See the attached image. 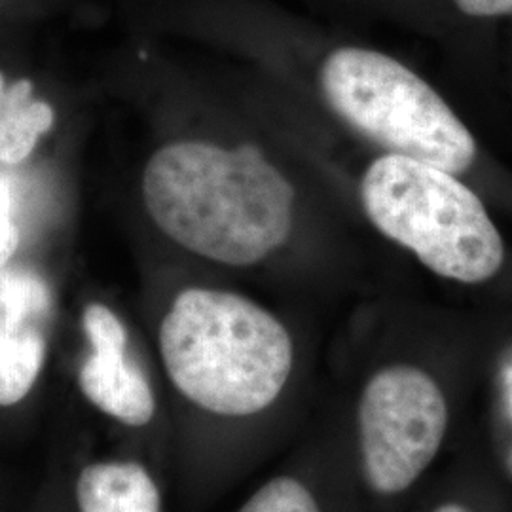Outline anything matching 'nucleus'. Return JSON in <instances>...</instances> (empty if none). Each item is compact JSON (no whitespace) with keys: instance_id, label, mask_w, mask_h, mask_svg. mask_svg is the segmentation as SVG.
Here are the masks:
<instances>
[{"instance_id":"1","label":"nucleus","mask_w":512,"mask_h":512,"mask_svg":"<svg viewBox=\"0 0 512 512\" xmlns=\"http://www.w3.org/2000/svg\"><path fill=\"white\" fill-rule=\"evenodd\" d=\"M171 421V482L200 512L249 475L293 410L298 353L289 327L245 294L186 285L156 321Z\"/></svg>"},{"instance_id":"2","label":"nucleus","mask_w":512,"mask_h":512,"mask_svg":"<svg viewBox=\"0 0 512 512\" xmlns=\"http://www.w3.org/2000/svg\"><path fill=\"white\" fill-rule=\"evenodd\" d=\"M143 196L154 222L186 251L247 268L279 249L293 226L294 188L256 147L183 141L147 164Z\"/></svg>"},{"instance_id":"3","label":"nucleus","mask_w":512,"mask_h":512,"mask_svg":"<svg viewBox=\"0 0 512 512\" xmlns=\"http://www.w3.org/2000/svg\"><path fill=\"white\" fill-rule=\"evenodd\" d=\"M361 200L384 236L440 277L484 283L501 270L503 239L484 203L452 173L387 154L366 169Z\"/></svg>"},{"instance_id":"4","label":"nucleus","mask_w":512,"mask_h":512,"mask_svg":"<svg viewBox=\"0 0 512 512\" xmlns=\"http://www.w3.org/2000/svg\"><path fill=\"white\" fill-rule=\"evenodd\" d=\"M321 88L332 110L389 154L440 167L452 175L476 158L475 137L423 78L397 59L340 48L325 59Z\"/></svg>"},{"instance_id":"5","label":"nucleus","mask_w":512,"mask_h":512,"mask_svg":"<svg viewBox=\"0 0 512 512\" xmlns=\"http://www.w3.org/2000/svg\"><path fill=\"white\" fill-rule=\"evenodd\" d=\"M80 332L84 348L73 380L84 414L116 446L147 458L171 482V421L160 370L150 366L124 317L103 300L84 304Z\"/></svg>"},{"instance_id":"6","label":"nucleus","mask_w":512,"mask_h":512,"mask_svg":"<svg viewBox=\"0 0 512 512\" xmlns=\"http://www.w3.org/2000/svg\"><path fill=\"white\" fill-rule=\"evenodd\" d=\"M448 401L418 366L389 365L366 378L351 412L355 469L368 494L406 492L439 456Z\"/></svg>"},{"instance_id":"7","label":"nucleus","mask_w":512,"mask_h":512,"mask_svg":"<svg viewBox=\"0 0 512 512\" xmlns=\"http://www.w3.org/2000/svg\"><path fill=\"white\" fill-rule=\"evenodd\" d=\"M55 294L42 274L0 270V414L19 412L37 395L54 336Z\"/></svg>"},{"instance_id":"8","label":"nucleus","mask_w":512,"mask_h":512,"mask_svg":"<svg viewBox=\"0 0 512 512\" xmlns=\"http://www.w3.org/2000/svg\"><path fill=\"white\" fill-rule=\"evenodd\" d=\"M61 446L67 512H167L169 480L147 458L122 446L93 452L86 429Z\"/></svg>"},{"instance_id":"9","label":"nucleus","mask_w":512,"mask_h":512,"mask_svg":"<svg viewBox=\"0 0 512 512\" xmlns=\"http://www.w3.org/2000/svg\"><path fill=\"white\" fill-rule=\"evenodd\" d=\"M54 120V109L33 99L31 80L8 86L0 105V164L23 162L37 147L40 135L52 129Z\"/></svg>"},{"instance_id":"10","label":"nucleus","mask_w":512,"mask_h":512,"mask_svg":"<svg viewBox=\"0 0 512 512\" xmlns=\"http://www.w3.org/2000/svg\"><path fill=\"white\" fill-rule=\"evenodd\" d=\"M234 512H332L319 476L289 467L262 480Z\"/></svg>"},{"instance_id":"11","label":"nucleus","mask_w":512,"mask_h":512,"mask_svg":"<svg viewBox=\"0 0 512 512\" xmlns=\"http://www.w3.org/2000/svg\"><path fill=\"white\" fill-rule=\"evenodd\" d=\"M19 245V232L12 219V190L0 175V270L10 264Z\"/></svg>"},{"instance_id":"12","label":"nucleus","mask_w":512,"mask_h":512,"mask_svg":"<svg viewBox=\"0 0 512 512\" xmlns=\"http://www.w3.org/2000/svg\"><path fill=\"white\" fill-rule=\"evenodd\" d=\"M37 512H67L65 490H63V446L55 452L54 465L40 495Z\"/></svg>"},{"instance_id":"13","label":"nucleus","mask_w":512,"mask_h":512,"mask_svg":"<svg viewBox=\"0 0 512 512\" xmlns=\"http://www.w3.org/2000/svg\"><path fill=\"white\" fill-rule=\"evenodd\" d=\"M463 14L473 18L511 16L512 0H454Z\"/></svg>"},{"instance_id":"14","label":"nucleus","mask_w":512,"mask_h":512,"mask_svg":"<svg viewBox=\"0 0 512 512\" xmlns=\"http://www.w3.org/2000/svg\"><path fill=\"white\" fill-rule=\"evenodd\" d=\"M433 512H471L467 507H463L461 503H442L440 507H437Z\"/></svg>"},{"instance_id":"15","label":"nucleus","mask_w":512,"mask_h":512,"mask_svg":"<svg viewBox=\"0 0 512 512\" xmlns=\"http://www.w3.org/2000/svg\"><path fill=\"white\" fill-rule=\"evenodd\" d=\"M6 90H8V86H6V82H4V76L0 73V105H2L4 97H6Z\"/></svg>"}]
</instances>
